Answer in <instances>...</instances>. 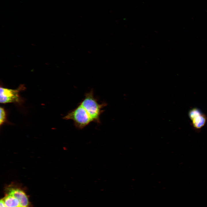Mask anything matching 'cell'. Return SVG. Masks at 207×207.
<instances>
[{
    "label": "cell",
    "instance_id": "6da1fadb",
    "mask_svg": "<svg viewBox=\"0 0 207 207\" xmlns=\"http://www.w3.org/2000/svg\"><path fill=\"white\" fill-rule=\"evenodd\" d=\"M79 104L87 111L93 122L98 123L100 122V116L103 112L102 109L106 104H99L94 96L93 90L85 94L84 98Z\"/></svg>",
    "mask_w": 207,
    "mask_h": 207
},
{
    "label": "cell",
    "instance_id": "7a4b0ae2",
    "mask_svg": "<svg viewBox=\"0 0 207 207\" xmlns=\"http://www.w3.org/2000/svg\"><path fill=\"white\" fill-rule=\"evenodd\" d=\"M66 120L73 121L75 126L78 129H82L93 122L89 115L80 104L74 109L68 112L64 117Z\"/></svg>",
    "mask_w": 207,
    "mask_h": 207
},
{
    "label": "cell",
    "instance_id": "3957f363",
    "mask_svg": "<svg viewBox=\"0 0 207 207\" xmlns=\"http://www.w3.org/2000/svg\"><path fill=\"white\" fill-rule=\"evenodd\" d=\"M25 89V87L23 85H20L17 89H14L1 87L0 103H20L22 99L19 93Z\"/></svg>",
    "mask_w": 207,
    "mask_h": 207
},
{
    "label": "cell",
    "instance_id": "277c9868",
    "mask_svg": "<svg viewBox=\"0 0 207 207\" xmlns=\"http://www.w3.org/2000/svg\"><path fill=\"white\" fill-rule=\"evenodd\" d=\"M188 115L191 120V125L197 131H200L207 122V116L198 108H191L189 111Z\"/></svg>",
    "mask_w": 207,
    "mask_h": 207
},
{
    "label": "cell",
    "instance_id": "5b68a950",
    "mask_svg": "<svg viewBox=\"0 0 207 207\" xmlns=\"http://www.w3.org/2000/svg\"><path fill=\"white\" fill-rule=\"evenodd\" d=\"M6 189L8 194L12 195L18 200L21 206L28 207L29 203L28 197L22 189L12 185L8 186Z\"/></svg>",
    "mask_w": 207,
    "mask_h": 207
},
{
    "label": "cell",
    "instance_id": "8992f818",
    "mask_svg": "<svg viewBox=\"0 0 207 207\" xmlns=\"http://www.w3.org/2000/svg\"><path fill=\"white\" fill-rule=\"evenodd\" d=\"M6 207H18L21 206L18 200L15 198L8 194L3 199Z\"/></svg>",
    "mask_w": 207,
    "mask_h": 207
},
{
    "label": "cell",
    "instance_id": "52a82bcc",
    "mask_svg": "<svg viewBox=\"0 0 207 207\" xmlns=\"http://www.w3.org/2000/svg\"><path fill=\"white\" fill-rule=\"evenodd\" d=\"M6 121V114L4 109L0 107V125L1 126Z\"/></svg>",
    "mask_w": 207,
    "mask_h": 207
},
{
    "label": "cell",
    "instance_id": "ba28073f",
    "mask_svg": "<svg viewBox=\"0 0 207 207\" xmlns=\"http://www.w3.org/2000/svg\"><path fill=\"white\" fill-rule=\"evenodd\" d=\"M0 207H6L4 203L3 199H1L0 200Z\"/></svg>",
    "mask_w": 207,
    "mask_h": 207
},
{
    "label": "cell",
    "instance_id": "9c48e42d",
    "mask_svg": "<svg viewBox=\"0 0 207 207\" xmlns=\"http://www.w3.org/2000/svg\"><path fill=\"white\" fill-rule=\"evenodd\" d=\"M22 207V206H19V207Z\"/></svg>",
    "mask_w": 207,
    "mask_h": 207
}]
</instances>
